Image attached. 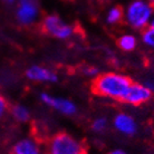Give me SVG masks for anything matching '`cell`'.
Segmentation results:
<instances>
[{"label": "cell", "instance_id": "cb8c5ba5", "mask_svg": "<svg viewBox=\"0 0 154 154\" xmlns=\"http://www.w3.org/2000/svg\"><path fill=\"white\" fill-rule=\"evenodd\" d=\"M153 62H154V60H153Z\"/></svg>", "mask_w": 154, "mask_h": 154}, {"label": "cell", "instance_id": "8fae6325", "mask_svg": "<svg viewBox=\"0 0 154 154\" xmlns=\"http://www.w3.org/2000/svg\"><path fill=\"white\" fill-rule=\"evenodd\" d=\"M11 116L19 123H26L30 119V111L27 106L23 104H16L10 108Z\"/></svg>", "mask_w": 154, "mask_h": 154}, {"label": "cell", "instance_id": "3957f363", "mask_svg": "<svg viewBox=\"0 0 154 154\" xmlns=\"http://www.w3.org/2000/svg\"><path fill=\"white\" fill-rule=\"evenodd\" d=\"M84 146L76 137L66 132L55 134L48 142V154H82Z\"/></svg>", "mask_w": 154, "mask_h": 154}, {"label": "cell", "instance_id": "d6986e66", "mask_svg": "<svg viewBox=\"0 0 154 154\" xmlns=\"http://www.w3.org/2000/svg\"><path fill=\"white\" fill-rule=\"evenodd\" d=\"M107 154H128L127 152H125L124 150H121V149H116V150H113L111 152H108Z\"/></svg>", "mask_w": 154, "mask_h": 154}, {"label": "cell", "instance_id": "8992f818", "mask_svg": "<svg viewBox=\"0 0 154 154\" xmlns=\"http://www.w3.org/2000/svg\"><path fill=\"white\" fill-rule=\"evenodd\" d=\"M39 97H40V100L44 104L51 107L56 112L60 113L63 115L72 116L74 114H76L77 112L76 104L70 100H68V98L53 96L48 93H42L39 95Z\"/></svg>", "mask_w": 154, "mask_h": 154}, {"label": "cell", "instance_id": "5bb4252c", "mask_svg": "<svg viewBox=\"0 0 154 154\" xmlns=\"http://www.w3.org/2000/svg\"><path fill=\"white\" fill-rule=\"evenodd\" d=\"M142 42L146 47L154 49V29L151 27L145 28L142 31Z\"/></svg>", "mask_w": 154, "mask_h": 154}, {"label": "cell", "instance_id": "52a82bcc", "mask_svg": "<svg viewBox=\"0 0 154 154\" xmlns=\"http://www.w3.org/2000/svg\"><path fill=\"white\" fill-rule=\"evenodd\" d=\"M152 94L153 93L151 92L144 84L132 83L122 102L133 105V106H137V105L144 104V103L149 102L152 97Z\"/></svg>", "mask_w": 154, "mask_h": 154}, {"label": "cell", "instance_id": "7a4b0ae2", "mask_svg": "<svg viewBox=\"0 0 154 154\" xmlns=\"http://www.w3.org/2000/svg\"><path fill=\"white\" fill-rule=\"evenodd\" d=\"M154 15V7L147 0H132L124 10V19L133 29L144 30Z\"/></svg>", "mask_w": 154, "mask_h": 154}, {"label": "cell", "instance_id": "ba28073f", "mask_svg": "<svg viewBox=\"0 0 154 154\" xmlns=\"http://www.w3.org/2000/svg\"><path fill=\"white\" fill-rule=\"evenodd\" d=\"M113 125L115 130L121 134L132 136L137 132V123L133 116L126 113H119L114 116Z\"/></svg>", "mask_w": 154, "mask_h": 154}, {"label": "cell", "instance_id": "7c38bea8", "mask_svg": "<svg viewBox=\"0 0 154 154\" xmlns=\"http://www.w3.org/2000/svg\"><path fill=\"white\" fill-rule=\"evenodd\" d=\"M117 45H119V49H122L123 51H132L136 48L137 39L134 35L125 34V35H122L119 38Z\"/></svg>", "mask_w": 154, "mask_h": 154}, {"label": "cell", "instance_id": "9c48e42d", "mask_svg": "<svg viewBox=\"0 0 154 154\" xmlns=\"http://www.w3.org/2000/svg\"><path fill=\"white\" fill-rule=\"evenodd\" d=\"M26 77L31 82L38 83H56L58 76L49 68L39 65H32L26 70Z\"/></svg>", "mask_w": 154, "mask_h": 154}, {"label": "cell", "instance_id": "277c9868", "mask_svg": "<svg viewBox=\"0 0 154 154\" xmlns=\"http://www.w3.org/2000/svg\"><path fill=\"white\" fill-rule=\"evenodd\" d=\"M42 29L50 37H54L59 40L70 38L75 32L73 26L66 23L65 20L56 14H49L42 18Z\"/></svg>", "mask_w": 154, "mask_h": 154}, {"label": "cell", "instance_id": "e0dca14e", "mask_svg": "<svg viewBox=\"0 0 154 154\" xmlns=\"http://www.w3.org/2000/svg\"><path fill=\"white\" fill-rule=\"evenodd\" d=\"M8 108H9V106H8L7 100L2 95H0V119H4L5 115L7 114Z\"/></svg>", "mask_w": 154, "mask_h": 154}, {"label": "cell", "instance_id": "ffe728a7", "mask_svg": "<svg viewBox=\"0 0 154 154\" xmlns=\"http://www.w3.org/2000/svg\"><path fill=\"white\" fill-rule=\"evenodd\" d=\"M149 27L153 28V29H154V15H153V17H152V19H151L150 25H149Z\"/></svg>", "mask_w": 154, "mask_h": 154}, {"label": "cell", "instance_id": "9a60e30c", "mask_svg": "<svg viewBox=\"0 0 154 154\" xmlns=\"http://www.w3.org/2000/svg\"><path fill=\"white\" fill-rule=\"evenodd\" d=\"M108 126V121L106 117H97L93 121L92 123V130L96 133H102L104 132Z\"/></svg>", "mask_w": 154, "mask_h": 154}, {"label": "cell", "instance_id": "ac0fdd59", "mask_svg": "<svg viewBox=\"0 0 154 154\" xmlns=\"http://www.w3.org/2000/svg\"><path fill=\"white\" fill-rule=\"evenodd\" d=\"M144 85L150 89L151 92L154 93V78H149V79H146V81L144 82Z\"/></svg>", "mask_w": 154, "mask_h": 154}, {"label": "cell", "instance_id": "7402d4cb", "mask_svg": "<svg viewBox=\"0 0 154 154\" xmlns=\"http://www.w3.org/2000/svg\"><path fill=\"white\" fill-rule=\"evenodd\" d=\"M147 1H149V2H150V4L154 7V0H147Z\"/></svg>", "mask_w": 154, "mask_h": 154}, {"label": "cell", "instance_id": "30bf717a", "mask_svg": "<svg viewBox=\"0 0 154 154\" xmlns=\"http://www.w3.org/2000/svg\"><path fill=\"white\" fill-rule=\"evenodd\" d=\"M11 154H42L40 145L31 137L21 139L12 146Z\"/></svg>", "mask_w": 154, "mask_h": 154}, {"label": "cell", "instance_id": "603a6c76", "mask_svg": "<svg viewBox=\"0 0 154 154\" xmlns=\"http://www.w3.org/2000/svg\"><path fill=\"white\" fill-rule=\"evenodd\" d=\"M82 154H86V153H85V152H83V153H82Z\"/></svg>", "mask_w": 154, "mask_h": 154}, {"label": "cell", "instance_id": "44dd1931", "mask_svg": "<svg viewBox=\"0 0 154 154\" xmlns=\"http://www.w3.org/2000/svg\"><path fill=\"white\" fill-rule=\"evenodd\" d=\"M2 1H5V2H7V4H12L15 0H2Z\"/></svg>", "mask_w": 154, "mask_h": 154}, {"label": "cell", "instance_id": "4fadbf2b", "mask_svg": "<svg viewBox=\"0 0 154 154\" xmlns=\"http://www.w3.org/2000/svg\"><path fill=\"white\" fill-rule=\"evenodd\" d=\"M124 19V10L119 6H114V7L108 9L107 14H106V23L109 25H116Z\"/></svg>", "mask_w": 154, "mask_h": 154}, {"label": "cell", "instance_id": "2e32d148", "mask_svg": "<svg viewBox=\"0 0 154 154\" xmlns=\"http://www.w3.org/2000/svg\"><path fill=\"white\" fill-rule=\"evenodd\" d=\"M82 73L83 75L89 78H96L100 75V69L97 68L96 66H84L82 68Z\"/></svg>", "mask_w": 154, "mask_h": 154}, {"label": "cell", "instance_id": "6da1fadb", "mask_svg": "<svg viewBox=\"0 0 154 154\" xmlns=\"http://www.w3.org/2000/svg\"><path fill=\"white\" fill-rule=\"evenodd\" d=\"M132 84L131 78L124 74L108 72L94 78L92 92L97 96L122 102Z\"/></svg>", "mask_w": 154, "mask_h": 154}, {"label": "cell", "instance_id": "5b68a950", "mask_svg": "<svg viewBox=\"0 0 154 154\" xmlns=\"http://www.w3.org/2000/svg\"><path fill=\"white\" fill-rule=\"evenodd\" d=\"M40 6L38 0H18L16 18L23 26H31L39 19Z\"/></svg>", "mask_w": 154, "mask_h": 154}]
</instances>
